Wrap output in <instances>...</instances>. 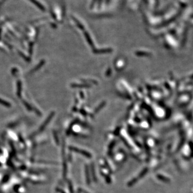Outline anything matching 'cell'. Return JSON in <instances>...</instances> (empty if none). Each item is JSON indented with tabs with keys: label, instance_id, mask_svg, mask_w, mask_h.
I'll use <instances>...</instances> for the list:
<instances>
[{
	"label": "cell",
	"instance_id": "7a4b0ae2",
	"mask_svg": "<svg viewBox=\"0 0 193 193\" xmlns=\"http://www.w3.org/2000/svg\"><path fill=\"white\" fill-rule=\"evenodd\" d=\"M157 177H158V178H160V179L162 180H163V181H169V179H167V178H165V177H163V176H162V175H157Z\"/></svg>",
	"mask_w": 193,
	"mask_h": 193
},
{
	"label": "cell",
	"instance_id": "6da1fadb",
	"mask_svg": "<svg viewBox=\"0 0 193 193\" xmlns=\"http://www.w3.org/2000/svg\"><path fill=\"white\" fill-rule=\"evenodd\" d=\"M0 103L3 105H4V106H8V107L10 106V104L8 103H7L6 101H4V100L1 99H0Z\"/></svg>",
	"mask_w": 193,
	"mask_h": 193
}]
</instances>
